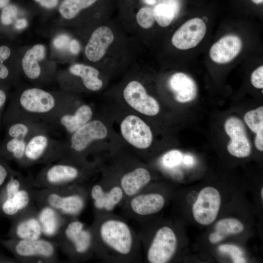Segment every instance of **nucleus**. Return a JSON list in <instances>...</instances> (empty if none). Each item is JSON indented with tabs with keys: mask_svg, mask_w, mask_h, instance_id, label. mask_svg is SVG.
I'll return each instance as SVG.
<instances>
[{
	"mask_svg": "<svg viewBox=\"0 0 263 263\" xmlns=\"http://www.w3.org/2000/svg\"><path fill=\"white\" fill-rule=\"evenodd\" d=\"M135 45L120 22L110 19L93 29L83 41V62L108 77L132 65L137 53Z\"/></svg>",
	"mask_w": 263,
	"mask_h": 263,
	"instance_id": "obj_1",
	"label": "nucleus"
},
{
	"mask_svg": "<svg viewBox=\"0 0 263 263\" xmlns=\"http://www.w3.org/2000/svg\"><path fill=\"white\" fill-rule=\"evenodd\" d=\"M16 87L10 94L3 114L4 125L28 120L42 123L49 129L57 117L81 101L77 95L62 90L49 91L33 85L21 86L18 84Z\"/></svg>",
	"mask_w": 263,
	"mask_h": 263,
	"instance_id": "obj_2",
	"label": "nucleus"
},
{
	"mask_svg": "<svg viewBox=\"0 0 263 263\" xmlns=\"http://www.w3.org/2000/svg\"><path fill=\"white\" fill-rule=\"evenodd\" d=\"M58 12L60 25L72 30L83 41L93 29L111 19L103 0H62Z\"/></svg>",
	"mask_w": 263,
	"mask_h": 263,
	"instance_id": "obj_3",
	"label": "nucleus"
},
{
	"mask_svg": "<svg viewBox=\"0 0 263 263\" xmlns=\"http://www.w3.org/2000/svg\"><path fill=\"white\" fill-rule=\"evenodd\" d=\"M93 237L94 250L102 246L120 257L132 254L135 244L134 234L130 226L117 218L96 219L90 227Z\"/></svg>",
	"mask_w": 263,
	"mask_h": 263,
	"instance_id": "obj_4",
	"label": "nucleus"
},
{
	"mask_svg": "<svg viewBox=\"0 0 263 263\" xmlns=\"http://www.w3.org/2000/svg\"><path fill=\"white\" fill-rule=\"evenodd\" d=\"M94 164L59 160L48 164L34 177L36 188H56L82 183L93 174Z\"/></svg>",
	"mask_w": 263,
	"mask_h": 263,
	"instance_id": "obj_5",
	"label": "nucleus"
},
{
	"mask_svg": "<svg viewBox=\"0 0 263 263\" xmlns=\"http://www.w3.org/2000/svg\"><path fill=\"white\" fill-rule=\"evenodd\" d=\"M88 189L77 184L70 186L45 188H33L35 205L49 206L67 218L76 217L84 208Z\"/></svg>",
	"mask_w": 263,
	"mask_h": 263,
	"instance_id": "obj_6",
	"label": "nucleus"
},
{
	"mask_svg": "<svg viewBox=\"0 0 263 263\" xmlns=\"http://www.w3.org/2000/svg\"><path fill=\"white\" fill-rule=\"evenodd\" d=\"M108 77L99 69L84 62H75L57 71L56 80L61 90L77 95L97 93L105 87Z\"/></svg>",
	"mask_w": 263,
	"mask_h": 263,
	"instance_id": "obj_7",
	"label": "nucleus"
},
{
	"mask_svg": "<svg viewBox=\"0 0 263 263\" xmlns=\"http://www.w3.org/2000/svg\"><path fill=\"white\" fill-rule=\"evenodd\" d=\"M34 181L32 174L25 176L13 169L8 180L0 189V215L12 220L35 205L32 196Z\"/></svg>",
	"mask_w": 263,
	"mask_h": 263,
	"instance_id": "obj_8",
	"label": "nucleus"
},
{
	"mask_svg": "<svg viewBox=\"0 0 263 263\" xmlns=\"http://www.w3.org/2000/svg\"><path fill=\"white\" fill-rule=\"evenodd\" d=\"M108 134V128L103 122L93 118L68 136L66 141H62L57 160L88 162L86 156L92 151L94 143L105 139Z\"/></svg>",
	"mask_w": 263,
	"mask_h": 263,
	"instance_id": "obj_9",
	"label": "nucleus"
},
{
	"mask_svg": "<svg viewBox=\"0 0 263 263\" xmlns=\"http://www.w3.org/2000/svg\"><path fill=\"white\" fill-rule=\"evenodd\" d=\"M72 262L85 261L94 252L90 227L75 218H69L54 240Z\"/></svg>",
	"mask_w": 263,
	"mask_h": 263,
	"instance_id": "obj_10",
	"label": "nucleus"
},
{
	"mask_svg": "<svg viewBox=\"0 0 263 263\" xmlns=\"http://www.w3.org/2000/svg\"><path fill=\"white\" fill-rule=\"evenodd\" d=\"M0 244L9 251L17 262L54 263L59 261L56 242L41 238L34 240L8 239Z\"/></svg>",
	"mask_w": 263,
	"mask_h": 263,
	"instance_id": "obj_11",
	"label": "nucleus"
},
{
	"mask_svg": "<svg viewBox=\"0 0 263 263\" xmlns=\"http://www.w3.org/2000/svg\"><path fill=\"white\" fill-rule=\"evenodd\" d=\"M21 75L33 86L41 87L56 80V66L47 58L46 46L34 45L26 50L21 58Z\"/></svg>",
	"mask_w": 263,
	"mask_h": 263,
	"instance_id": "obj_12",
	"label": "nucleus"
},
{
	"mask_svg": "<svg viewBox=\"0 0 263 263\" xmlns=\"http://www.w3.org/2000/svg\"><path fill=\"white\" fill-rule=\"evenodd\" d=\"M49 131L38 132L27 142L22 167L56 161L62 141L53 138Z\"/></svg>",
	"mask_w": 263,
	"mask_h": 263,
	"instance_id": "obj_13",
	"label": "nucleus"
},
{
	"mask_svg": "<svg viewBox=\"0 0 263 263\" xmlns=\"http://www.w3.org/2000/svg\"><path fill=\"white\" fill-rule=\"evenodd\" d=\"M122 95L131 108L142 115L153 116L160 111L158 102L149 93L144 79L139 77L132 76L125 82Z\"/></svg>",
	"mask_w": 263,
	"mask_h": 263,
	"instance_id": "obj_14",
	"label": "nucleus"
},
{
	"mask_svg": "<svg viewBox=\"0 0 263 263\" xmlns=\"http://www.w3.org/2000/svg\"><path fill=\"white\" fill-rule=\"evenodd\" d=\"M120 131L124 140L137 149H147L152 143L153 133L150 127L135 114H129L122 119Z\"/></svg>",
	"mask_w": 263,
	"mask_h": 263,
	"instance_id": "obj_15",
	"label": "nucleus"
},
{
	"mask_svg": "<svg viewBox=\"0 0 263 263\" xmlns=\"http://www.w3.org/2000/svg\"><path fill=\"white\" fill-rule=\"evenodd\" d=\"M177 237L169 227L164 226L158 229L149 245L146 258L150 263H166L175 253Z\"/></svg>",
	"mask_w": 263,
	"mask_h": 263,
	"instance_id": "obj_16",
	"label": "nucleus"
},
{
	"mask_svg": "<svg viewBox=\"0 0 263 263\" xmlns=\"http://www.w3.org/2000/svg\"><path fill=\"white\" fill-rule=\"evenodd\" d=\"M11 221L7 233L9 239L34 240L43 237L36 205L21 212Z\"/></svg>",
	"mask_w": 263,
	"mask_h": 263,
	"instance_id": "obj_17",
	"label": "nucleus"
},
{
	"mask_svg": "<svg viewBox=\"0 0 263 263\" xmlns=\"http://www.w3.org/2000/svg\"><path fill=\"white\" fill-rule=\"evenodd\" d=\"M221 203L219 191L212 187L201 190L192 207L195 220L202 225H207L216 219Z\"/></svg>",
	"mask_w": 263,
	"mask_h": 263,
	"instance_id": "obj_18",
	"label": "nucleus"
},
{
	"mask_svg": "<svg viewBox=\"0 0 263 263\" xmlns=\"http://www.w3.org/2000/svg\"><path fill=\"white\" fill-rule=\"evenodd\" d=\"M21 55L13 44L0 40V83L16 86L21 75Z\"/></svg>",
	"mask_w": 263,
	"mask_h": 263,
	"instance_id": "obj_19",
	"label": "nucleus"
},
{
	"mask_svg": "<svg viewBox=\"0 0 263 263\" xmlns=\"http://www.w3.org/2000/svg\"><path fill=\"white\" fill-rule=\"evenodd\" d=\"M225 131L230 138L227 150L231 155L245 158L251 152V145L243 122L238 117L230 116L225 121Z\"/></svg>",
	"mask_w": 263,
	"mask_h": 263,
	"instance_id": "obj_20",
	"label": "nucleus"
},
{
	"mask_svg": "<svg viewBox=\"0 0 263 263\" xmlns=\"http://www.w3.org/2000/svg\"><path fill=\"white\" fill-rule=\"evenodd\" d=\"M93 107L80 101L71 110L62 113L50 125L49 130H62L69 136L94 118Z\"/></svg>",
	"mask_w": 263,
	"mask_h": 263,
	"instance_id": "obj_21",
	"label": "nucleus"
},
{
	"mask_svg": "<svg viewBox=\"0 0 263 263\" xmlns=\"http://www.w3.org/2000/svg\"><path fill=\"white\" fill-rule=\"evenodd\" d=\"M207 31L206 24L198 18L191 19L183 24L171 39L173 46L179 50H187L196 46Z\"/></svg>",
	"mask_w": 263,
	"mask_h": 263,
	"instance_id": "obj_22",
	"label": "nucleus"
},
{
	"mask_svg": "<svg viewBox=\"0 0 263 263\" xmlns=\"http://www.w3.org/2000/svg\"><path fill=\"white\" fill-rule=\"evenodd\" d=\"M167 84L174 100L178 103L191 102L197 95L198 88L195 82L185 73H173L168 79Z\"/></svg>",
	"mask_w": 263,
	"mask_h": 263,
	"instance_id": "obj_23",
	"label": "nucleus"
},
{
	"mask_svg": "<svg viewBox=\"0 0 263 263\" xmlns=\"http://www.w3.org/2000/svg\"><path fill=\"white\" fill-rule=\"evenodd\" d=\"M242 48V41L237 36H225L214 43L209 50V56L216 63H228L235 58Z\"/></svg>",
	"mask_w": 263,
	"mask_h": 263,
	"instance_id": "obj_24",
	"label": "nucleus"
},
{
	"mask_svg": "<svg viewBox=\"0 0 263 263\" xmlns=\"http://www.w3.org/2000/svg\"><path fill=\"white\" fill-rule=\"evenodd\" d=\"M37 206L38 217L43 237L54 241L69 218L49 206Z\"/></svg>",
	"mask_w": 263,
	"mask_h": 263,
	"instance_id": "obj_25",
	"label": "nucleus"
},
{
	"mask_svg": "<svg viewBox=\"0 0 263 263\" xmlns=\"http://www.w3.org/2000/svg\"><path fill=\"white\" fill-rule=\"evenodd\" d=\"M94 206L97 210L112 211L121 201L124 192L120 186H115L107 191L98 184L92 185L88 189Z\"/></svg>",
	"mask_w": 263,
	"mask_h": 263,
	"instance_id": "obj_26",
	"label": "nucleus"
},
{
	"mask_svg": "<svg viewBox=\"0 0 263 263\" xmlns=\"http://www.w3.org/2000/svg\"><path fill=\"white\" fill-rule=\"evenodd\" d=\"M164 197L157 193H147L136 194L132 196L130 202L132 212L141 216L156 213L164 207Z\"/></svg>",
	"mask_w": 263,
	"mask_h": 263,
	"instance_id": "obj_27",
	"label": "nucleus"
},
{
	"mask_svg": "<svg viewBox=\"0 0 263 263\" xmlns=\"http://www.w3.org/2000/svg\"><path fill=\"white\" fill-rule=\"evenodd\" d=\"M151 178L150 173L146 168L137 167L123 175L119 186L124 194L132 197L147 186Z\"/></svg>",
	"mask_w": 263,
	"mask_h": 263,
	"instance_id": "obj_28",
	"label": "nucleus"
},
{
	"mask_svg": "<svg viewBox=\"0 0 263 263\" xmlns=\"http://www.w3.org/2000/svg\"><path fill=\"white\" fill-rule=\"evenodd\" d=\"M4 137L16 138L27 141L35 134L43 132H50L42 123L32 120H19L5 125Z\"/></svg>",
	"mask_w": 263,
	"mask_h": 263,
	"instance_id": "obj_29",
	"label": "nucleus"
},
{
	"mask_svg": "<svg viewBox=\"0 0 263 263\" xmlns=\"http://www.w3.org/2000/svg\"><path fill=\"white\" fill-rule=\"evenodd\" d=\"M244 225L239 220L232 218L219 221L216 224L215 231L209 236V240L212 244L218 243L230 235L237 234L244 230Z\"/></svg>",
	"mask_w": 263,
	"mask_h": 263,
	"instance_id": "obj_30",
	"label": "nucleus"
},
{
	"mask_svg": "<svg viewBox=\"0 0 263 263\" xmlns=\"http://www.w3.org/2000/svg\"><path fill=\"white\" fill-rule=\"evenodd\" d=\"M244 120L249 129L256 135L254 144L259 151L263 150V107L250 110L244 115Z\"/></svg>",
	"mask_w": 263,
	"mask_h": 263,
	"instance_id": "obj_31",
	"label": "nucleus"
},
{
	"mask_svg": "<svg viewBox=\"0 0 263 263\" xmlns=\"http://www.w3.org/2000/svg\"><path fill=\"white\" fill-rule=\"evenodd\" d=\"M153 8L155 24L162 28L169 26L175 19L177 6L173 1L162 2L151 6Z\"/></svg>",
	"mask_w": 263,
	"mask_h": 263,
	"instance_id": "obj_32",
	"label": "nucleus"
},
{
	"mask_svg": "<svg viewBox=\"0 0 263 263\" xmlns=\"http://www.w3.org/2000/svg\"><path fill=\"white\" fill-rule=\"evenodd\" d=\"M19 10L17 5L9 3L1 9L0 14V32L11 31L13 25L19 18Z\"/></svg>",
	"mask_w": 263,
	"mask_h": 263,
	"instance_id": "obj_33",
	"label": "nucleus"
},
{
	"mask_svg": "<svg viewBox=\"0 0 263 263\" xmlns=\"http://www.w3.org/2000/svg\"><path fill=\"white\" fill-rule=\"evenodd\" d=\"M74 37L68 33L57 34L53 39L52 46L55 51L67 57L73 58L70 51V46Z\"/></svg>",
	"mask_w": 263,
	"mask_h": 263,
	"instance_id": "obj_34",
	"label": "nucleus"
},
{
	"mask_svg": "<svg viewBox=\"0 0 263 263\" xmlns=\"http://www.w3.org/2000/svg\"><path fill=\"white\" fill-rule=\"evenodd\" d=\"M183 155L178 150H172L167 152L163 156V165L169 168H174L180 164Z\"/></svg>",
	"mask_w": 263,
	"mask_h": 263,
	"instance_id": "obj_35",
	"label": "nucleus"
},
{
	"mask_svg": "<svg viewBox=\"0 0 263 263\" xmlns=\"http://www.w3.org/2000/svg\"><path fill=\"white\" fill-rule=\"evenodd\" d=\"M219 250L221 252L230 255L232 261L235 263H245L246 260L243 257V252L237 246L231 244H223L219 247Z\"/></svg>",
	"mask_w": 263,
	"mask_h": 263,
	"instance_id": "obj_36",
	"label": "nucleus"
},
{
	"mask_svg": "<svg viewBox=\"0 0 263 263\" xmlns=\"http://www.w3.org/2000/svg\"><path fill=\"white\" fill-rule=\"evenodd\" d=\"M12 170L9 161L0 153V189L8 180Z\"/></svg>",
	"mask_w": 263,
	"mask_h": 263,
	"instance_id": "obj_37",
	"label": "nucleus"
},
{
	"mask_svg": "<svg viewBox=\"0 0 263 263\" xmlns=\"http://www.w3.org/2000/svg\"><path fill=\"white\" fill-rule=\"evenodd\" d=\"M10 86L0 83V125L2 123L3 114L10 96Z\"/></svg>",
	"mask_w": 263,
	"mask_h": 263,
	"instance_id": "obj_38",
	"label": "nucleus"
},
{
	"mask_svg": "<svg viewBox=\"0 0 263 263\" xmlns=\"http://www.w3.org/2000/svg\"><path fill=\"white\" fill-rule=\"evenodd\" d=\"M252 85L256 88H263V66L256 69L252 73L250 77Z\"/></svg>",
	"mask_w": 263,
	"mask_h": 263,
	"instance_id": "obj_39",
	"label": "nucleus"
},
{
	"mask_svg": "<svg viewBox=\"0 0 263 263\" xmlns=\"http://www.w3.org/2000/svg\"><path fill=\"white\" fill-rule=\"evenodd\" d=\"M41 7L47 9H53L59 3V0H34Z\"/></svg>",
	"mask_w": 263,
	"mask_h": 263,
	"instance_id": "obj_40",
	"label": "nucleus"
},
{
	"mask_svg": "<svg viewBox=\"0 0 263 263\" xmlns=\"http://www.w3.org/2000/svg\"><path fill=\"white\" fill-rule=\"evenodd\" d=\"M28 25V21L25 18H19L13 26L11 31H20Z\"/></svg>",
	"mask_w": 263,
	"mask_h": 263,
	"instance_id": "obj_41",
	"label": "nucleus"
},
{
	"mask_svg": "<svg viewBox=\"0 0 263 263\" xmlns=\"http://www.w3.org/2000/svg\"><path fill=\"white\" fill-rule=\"evenodd\" d=\"M182 160L185 164L188 166H191L193 164V158L189 155H185L183 157Z\"/></svg>",
	"mask_w": 263,
	"mask_h": 263,
	"instance_id": "obj_42",
	"label": "nucleus"
},
{
	"mask_svg": "<svg viewBox=\"0 0 263 263\" xmlns=\"http://www.w3.org/2000/svg\"><path fill=\"white\" fill-rule=\"evenodd\" d=\"M15 259L9 258L8 257L0 256V263H16Z\"/></svg>",
	"mask_w": 263,
	"mask_h": 263,
	"instance_id": "obj_43",
	"label": "nucleus"
},
{
	"mask_svg": "<svg viewBox=\"0 0 263 263\" xmlns=\"http://www.w3.org/2000/svg\"><path fill=\"white\" fill-rule=\"evenodd\" d=\"M144 5L153 6L157 3V0H141Z\"/></svg>",
	"mask_w": 263,
	"mask_h": 263,
	"instance_id": "obj_44",
	"label": "nucleus"
},
{
	"mask_svg": "<svg viewBox=\"0 0 263 263\" xmlns=\"http://www.w3.org/2000/svg\"><path fill=\"white\" fill-rule=\"evenodd\" d=\"M10 0H0V9H2L9 3Z\"/></svg>",
	"mask_w": 263,
	"mask_h": 263,
	"instance_id": "obj_45",
	"label": "nucleus"
},
{
	"mask_svg": "<svg viewBox=\"0 0 263 263\" xmlns=\"http://www.w3.org/2000/svg\"><path fill=\"white\" fill-rule=\"evenodd\" d=\"M254 3L256 4H259L263 2V0H251Z\"/></svg>",
	"mask_w": 263,
	"mask_h": 263,
	"instance_id": "obj_46",
	"label": "nucleus"
},
{
	"mask_svg": "<svg viewBox=\"0 0 263 263\" xmlns=\"http://www.w3.org/2000/svg\"><path fill=\"white\" fill-rule=\"evenodd\" d=\"M261 196L262 198L263 199V188H262L261 190Z\"/></svg>",
	"mask_w": 263,
	"mask_h": 263,
	"instance_id": "obj_47",
	"label": "nucleus"
},
{
	"mask_svg": "<svg viewBox=\"0 0 263 263\" xmlns=\"http://www.w3.org/2000/svg\"><path fill=\"white\" fill-rule=\"evenodd\" d=\"M0 241H1V239H0Z\"/></svg>",
	"mask_w": 263,
	"mask_h": 263,
	"instance_id": "obj_48",
	"label": "nucleus"
}]
</instances>
